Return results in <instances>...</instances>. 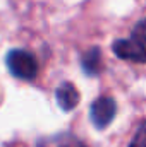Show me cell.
Segmentation results:
<instances>
[{
  "mask_svg": "<svg viewBox=\"0 0 146 147\" xmlns=\"http://www.w3.org/2000/svg\"><path fill=\"white\" fill-rule=\"evenodd\" d=\"M129 147H146V120L138 127L136 130V135L132 137Z\"/></svg>",
  "mask_w": 146,
  "mask_h": 147,
  "instance_id": "52a82bcc",
  "label": "cell"
},
{
  "mask_svg": "<svg viewBox=\"0 0 146 147\" xmlns=\"http://www.w3.org/2000/svg\"><path fill=\"white\" fill-rule=\"evenodd\" d=\"M112 50L122 60L134 62V63H146V17H143L134 26L131 38L117 39Z\"/></svg>",
  "mask_w": 146,
  "mask_h": 147,
  "instance_id": "6da1fadb",
  "label": "cell"
},
{
  "mask_svg": "<svg viewBox=\"0 0 146 147\" xmlns=\"http://www.w3.org/2000/svg\"><path fill=\"white\" fill-rule=\"evenodd\" d=\"M55 98H57L59 106L64 111L74 110L77 106V103H79V92L74 87L72 82H62L55 91Z\"/></svg>",
  "mask_w": 146,
  "mask_h": 147,
  "instance_id": "277c9868",
  "label": "cell"
},
{
  "mask_svg": "<svg viewBox=\"0 0 146 147\" xmlns=\"http://www.w3.org/2000/svg\"><path fill=\"white\" fill-rule=\"evenodd\" d=\"M5 63L10 74L21 80H33L38 74L36 60L26 50H10L5 55Z\"/></svg>",
  "mask_w": 146,
  "mask_h": 147,
  "instance_id": "7a4b0ae2",
  "label": "cell"
},
{
  "mask_svg": "<svg viewBox=\"0 0 146 147\" xmlns=\"http://www.w3.org/2000/svg\"><path fill=\"white\" fill-rule=\"evenodd\" d=\"M115 111H117V105H115L113 98L102 96L91 103L89 116H91V121L96 128H107L115 116Z\"/></svg>",
  "mask_w": 146,
  "mask_h": 147,
  "instance_id": "3957f363",
  "label": "cell"
},
{
  "mask_svg": "<svg viewBox=\"0 0 146 147\" xmlns=\"http://www.w3.org/2000/svg\"><path fill=\"white\" fill-rule=\"evenodd\" d=\"M38 147H86L76 135L69 132H62V134H55V135H48L38 140Z\"/></svg>",
  "mask_w": 146,
  "mask_h": 147,
  "instance_id": "5b68a950",
  "label": "cell"
},
{
  "mask_svg": "<svg viewBox=\"0 0 146 147\" xmlns=\"http://www.w3.org/2000/svg\"><path fill=\"white\" fill-rule=\"evenodd\" d=\"M81 67H83L84 74L89 77H95L100 74V70H102V51L98 46H93L88 51H84V55L81 58Z\"/></svg>",
  "mask_w": 146,
  "mask_h": 147,
  "instance_id": "8992f818",
  "label": "cell"
}]
</instances>
